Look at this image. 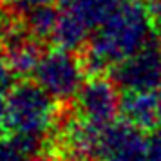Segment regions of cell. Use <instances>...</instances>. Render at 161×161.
Wrapping results in <instances>:
<instances>
[{"label":"cell","mask_w":161,"mask_h":161,"mask_svg":"<svg viewBox=\"0 0 161 161\" xmlns=\"http://www.w3.org/2000/svg\"><path fill=\"white\" fill-rule=\"evenodd\" d=\"M40 42L33 38L27 33L24 24H16L15 20L9 24L2 36V56L11 67V71L16 76H27L33 74L36 69L38 62L42 58V49Z\"/></svg>","instance_id":"obj_7"},{"label":"cell","mask_w":161,"mask_h":161,"mask_svg":"<svg viewBox=\"0 0 161 161\" xmlns=\"http://www.w3.org/2000/svg\"><path fill=\"white\" fill-rule=\"evenodd\" d=\"M85 62L76 51L54 47L42 54L35 69V81L40 83L56 102H71L85 83Z\"/></svg>","instance_id":"obj_3"},{"label":"cell","mask_w":161,"mask_h":161,"mask_svg":"<svg viewBox=\"0 0 161 161\" xmlns=\"http://www.w3.org/2000/svg\"><path fill=\"white\" fill-rule=\"evenodd\" d=\"M0 161H29L13 136H0Z\"/></svg>","instance_id":"obj_12"},{"label":"cell","mask_w":161,"mask_h":161,"mask_svg":"<svg viewBox=\"0 0 161 161\" xmlns=\"http://www.w3.org/2000/svg\"><path fill=\"white\" fill-rule=\"evenodd\" d=\"M18 0H0V4H4V6H8V4H15Z\"/></svg>","instance_id":"obj_20"},{"label":"cell","mask_w":161,"mask_h":161,"mask_svg":"<svg viewBox=\"0 0 161 161\" xmlns=\"http://www.w3.org/2000/svg\"><path fill=\"white\" fill-rule=\"evenodd\" d=\"M156 40H158V45H159L161 51V15L156 18Z\"/></svg>","instance_id":"obj_17"},{"label":"cell","mask_w":161,"mask_h":161,"mask_svg":"<svg viewBox=\"0 0 161 161\" xmlns=\"http://www.w3.org/2000/svg\"><path fill=\"white\" fill-rule=\"evenodd\" d=\"M2 6L4 4H0V44H2V36H4V33H6V29L9 27V24L13 22L11 18H9V15L2 9Z\"/></svg>","instance_id":"obj_15"},{"label":"cell","mask_w":161,"mask_h":161,"mask_svg":"<svg viewBox=\"0 0 161 161\" xmlns=\"http://www.w3.org/2000/svg\"><path fill=\"white\" fill-rule=\"evenodd\" d=\"M53 0H18L20 8L25 11V9H31V8H36V6H44V4H51Z\"/></svg>","instance_id":"obj_16"},{"label":"cell","mask_w":161,"mask_h":161,"mask_svg":"<svg viewBox=\"0 0 161 161\" xmlns=\"http://www.w3.org/2000/svg\"><path fill=\"white\" fill-rule=\"evenodd\" d=\"M13 76L15 73L11 71L4 56H0V94H9V91L13 87Z\"/></svg>","instance_id":"obj_14"},{"label":"cell","mask_w":161,"mask_h":161,"mask_svg":"<svg viewBox=\"0 0 161 161\" xmlns=\"http://www.w3.org/2000/svg\"><path fill=\"white\" fill-rule=\"evenodd\" d=\"M56 100L36 81H20L8 94L4 127L13 134L49 138L60 123Z\"/></svg>","instance_id":"obj_2"},{"label":"cell","mask_w":161,"mask_h":161,"mask_svg":"<svg viewBox=\"0 0 161 161\" xmlns=\"http://www.w3.org/2000/svg\"><path fill=\"white\" fill-rule=\"evenodd\" d=\"M76 114L96 129H105L114 123L121 112V94L119 87L112 78L94 74L81 85L76 94Z\"/></svg>","instance_id":"obj_4"},{"label":"cell","mask_w":161,"mask_h":161,"mask_svg":"<svg viewBox=\"0 0 161 161\" xmlns=\"http://www.w3.org/2000/svg\"><path fill=\"white\" fill-rule=\"evenodd\" d=\"M91 35L92 33L85 27V24L80 22L67 8L60 11L58 25L53 35V42L56 44V47L67 51H80L81 47L87 45Z\"/></svg>","instance_id":"obj_10"},{"label":"cell","mask_w":161,"mask_h":161,"mask_svg":"<svg viewBox=\"0 0 161 161\" xmlns=\"http://www.w3.org/2000/svg\"><path fill=\"white\" fill-rule=\"evenodd\" d=\"M110 78L125 92L161 87V51L156 35L141 51L112 67Z\"/></svg>","instance_id":"obj_5"},{"label":"cell","mask_w":161,"mask_h":161,"mask_svg":"<svg viewBox=\"0 0 161 161\" xmlns=\"http://www.w3.org/2000/svg\"><path fill=\"white\" fill-rule=\"evenodd\" d=\"M78 161H102V159H96V158H89V159H78Z\"/></svg>","instance_id":"obj_21"},{"label":"cell","mask_w":161,"mask_h":161,"mask_svg":"<svg viewBox=\"0 0 161 161\" xmlns=\"http://www.w3.org/2000/svg\"><path fill=\"white\" fill-rule=\"evenodd\" d=\"M121 116L143 130L158 129V94L154 91H130L121 96Z\"/></svg>","instance_id":"obj_8"},{"label":"cell","mask_w":161,"mask_h":161,"mask_svg":"<svg viewBox=\"0 0 161 161\" xmlns=\"http://www.w3.org/2000/svg\"><path fill=\"white\" fill-rule=\"evenodd\" d=\"M147 136L130 121H114L100 132L96 159L102 161H145Z\"/></svg>","instance_id":"obj_6"},{"label":"cell","mask_w":161,"mask_h":161,"mask_svg":"<svg viewBox=\"0 0 161 161\" xmlns=\"http://www.w3.org/2000/svg\"><path fill=\"white\" fill-rule=\"evenodd\" d=\"M119 2L121 0H67L65 8L85 24L91 33H94L116 13Z\"/></svg>","instance_id":"obj_9"},{"label":"cell","mask_w":161,"mask_h":161,"mask_svg":"<svg viewBox=\"0 0 161 161\" xmlns=\"http://www.w3.org/2000/svg\"><path fill=\"white\" fill-rule=\"evenodd\" d=\"M60 18V9H56L53 4H44L36 8L25 9L24 15V25L33 38L38 42L42 40H53V35L56 31Z\"/></svg>","instance_id":"obj_11"},{"label":"cell","mask_w":161,"mask_h":161,"mask_svg":"<svg viewBox=\"0 0 161 161\" xmlns=\"http://www.w3.org/2000/svg\"><path fill=\"white\" fill-rule=\"evenodd\" d=\"M145 161H161V127L154 129L147 136Z\"/></svg>","instance_id":"obj_13"},{"label":"cell","mask_w":161,"mask_h":161,"mask_svg":"<svg viewBox=\"0 0 161 161\" xmlns=\"http://www.w3.org/2000/svg\"><path fill=\"white\" fill-rule=\"evenodd\" d=\"M154 35L156 18L148 0H121L116 13L89 38L83 56L87 71L92 74L110 71L141 51Z\"/></svg>","instance_id":"obj_1"},{"label":"cell","mask_w":161,"mask_h":161,"mask_svg":"<svg viewBox=\"0 0 161 161\" xmlns=\"http://www.w3.org/2000/svg\"><path fill=\"white\" fill-rule=\"evenodd\" d=\"M31 161H53V159H49V158H44V156H36V158H33Z\"/></svg>","instance_id":"obj_19"},{"label":"cell","mask_w":161,"mask_h":161,"mask_svg":"<svg viewBox=\"0 0 161 161\" xmlns=\"http://www.w3.org/2000/svg\"><path fill=\"white\" fill-rule=\"evenodd\" d=\"M156 94H158V123L161 127V87L156 89Z\"/></svg>","instance_id":"obj_18"}]
</instances>
